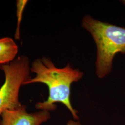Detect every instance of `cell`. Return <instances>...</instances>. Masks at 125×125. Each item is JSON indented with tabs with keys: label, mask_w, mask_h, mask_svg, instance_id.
<instances>
[{
	"label": "cell",
	"mask_w": 125,
	"mask_h": 125,
	"mask_svg": "<svg viewBox=\"0 0 125 125\" xmlns=\"http://www.w3.org/2000/svg\"><path fill=\"white\" fill-rule=\"evenodd\" d=\"M31 71L36 76L24 83V85L40 83L47 85L49 96L46 101L36 103V109L50 112L56 109L55 103H61L68 109L74 119H79L77 111L72 107L70 100L72 83L81 79L83 73L69 64L63 68H58L50 59L38 58L32 63Z\"/></svg>",
	"instance_id": "obj_1"
},
{
	"label": "cell",
	"mask_w": 125,
	"mask_h": 125,
	"mask_svg": "<svg viewBox=\"0 0 125 125\" xmlns=\"http://www.w3.org/2000/svg\"><path fill=\"white\" fill-rule=\"evenodd\" d=\"M82 26L92 36L97 47L96 74L99 78L108 75L118 53L125 54V28L103 22L86 15Z\"/></svg>",
	"instance_id": "obj_2"
},
{
	"label": "cell",
	"mask_w": 125,
	"mask_h": 125,
	"mask_svg": "<svg viewBox=\"0 0 125 125\" xmlns=\"http://www.w3.org/2000/svg\"><path fill=\"white\" fill-rule=\"evenodd\" d=\"M0 69L4 72V83L0 88V116L7 110L21 107L19 94L21 86L31 78L29 59L21 56L9 63L1 64ZM1 125V121H0Z\"/></svg>",
	"instance_id": "obj_3"
},
{
	"label": "cell",
	"mask_w": 125,
	"mask_h": 125,
	"mask_svg": "<svg viewBox=\"0 0 125 125\" xmlns=\"http://www.w3.org/2000/svg\"><path fill=\"white\" fill-rule=\"evenodd\" d=\"M1 117V125H41L49 119L51 115L49 112L43 110L29 113L26 106L22 105L18 108L5 111Z\"/></svg>",
	"instance_id": "obj_4"
},
{
	"label": "cell",
	"mask_w": 125,
	"mask_h": 125,
	"mask_svg": "<svg viewBox=\"0 0 125 125\" xmlns=\"http://www.w3.org/2000/svg\"><path fill=\"white\" fill-rule=\"evenodd\" d=\"M18 51V46L12 39H0V64H4L13 61Z\"/></svg>",
	"instance_id": "obj_5"
},
{
	"label": "cell",
	"mask_w": 125,
	"mask_h": 125,
	"mask_svg": "<svg viewBox=\"0 0 125 125\" xmlns=\"http://www.w3.org/2000/svg\"><path fill=\"white\" fill-rule=\"evenodd\" d=\"M27 0H17V27L15 34V38L16 40L20 38V27L22 18L23 11L27 3Z\"/></svg>",
	"instance_id": "obj_6"
},
{
	"label": "cell",
	"mask_w": 125,
	"mask_h": 125,
	"mask_svg": "<svg viewBox=\"0 0 125 125\" xmlns=\"http://www.w3.org/2000/svg\"><path fill=\"white\" fill-rule=\"evenodd\" d=\"M67 125H82L79 121L70 120L67 123Z\"/></svg>",
	"instance_id": "obj_7"
},
{
	"label": "cell",
	"mask_w": 125,
	"mask_h": 125,
	"mask_svg": "<svg viewBox=\"0 0 125 125\" xmlns=\"http://www.w3.org/2000/svg\"><path fill=\"white\" fill-rule=\"evenodd\" d=\"M122 3L124 4L125 5V0H122Z\"/></svg>",
	"instance_id": "obj_8"
}]
</instances>
